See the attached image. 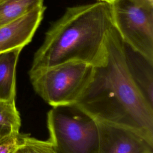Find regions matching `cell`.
Wrapping results in <instances>:
<instances>
[{
	"instance_id": "obj_14",
	"label": "cell",
	"mask_w": 153,
	"mask_h": 153,
	"mask_svg": "<svg viewBox=\"0 0 153 153\" xmlns=\"http://www.w3.org/2000/svg\"><path fill=\"white\" fill-rule=\"evenodd\" d=\"M11 132H13V131L11 128L5 127V126H0V138L6 134H8L11 133Z\"/></svg>"
},
{
	"instance_id": "obj_9",
	"label": "cell",
	"mask_w": 153,
	"mask_h": 153,
	"mask_svg": "<svg viewBox=\"0 0 153 153\" xmlns=\"http://www.w3.org/2000/svg\"><path fill=\"white\" fill-rule=\"evenodd\" d=\"M22 48L0 54V100H15L16 67Z\"/></svg>"
},
{
	"instance_id": "obj_5",
	"label": "cell",
	"mask_w": 153,
	"mask_h": 153,
	"mask_svg": "<svg viewBox=\"0 0 153 153\" xmlns=\"http://www.w3.org/2000/svg\"><path fill=\"white\" fill-rule=\"evenodd\" d=\"M109 7L112 25L123 41L153 63V1L116 0Z\"/></svg>"
},
{
	"instance_id": "obj_10",
	"label": "cell",
	"mask_w": 153,
	"mask_h": 153,
	"mask_svg": "<svg viewBox=\"0 0 153 153\" xmlns=\"http://www.w3.org/2000/svg\"><path fill=\"white\" fill-rule=\"evenodd\" d=\"M44 0H0V26L43 6Z\"/></svg>"
},
{
	"instance_id": "obj_12",
	"label": "cell",
	"mask_w": 153,
	"mask_h": 153,
	"mask_svg": "<svg viewBox=\"0 0 153 153\" xmlns=\"http://www.w3.org/2000/svg\"><path fill=\"white\" fill-rule=\"evenodd\" d=\"M13 153H56L51 142L23 134L22 139Z\"/></svg>"
},
{
	"instance_id": "obj_1",
	"label": "cell",
	"mask_w": 153,
	"mask_h": 153,
	"mask_svg": "<svg viewBox=\"0 0 153 153\" xmlns=\"http://www.w3.org/2000/svg\"><path fill=\"white\" fill-rule=\"evenodd\" d=\"M105 54L75 103L98 121L130 128L153 143V106L132 81L126 62V44L112 26Z\"/></svg>"
},
{
	"instance_id": "obj_4",
	"label": "cell",
	"mask_w": 153,
	"mask_h": 153,
	"mask_svg": "<svg viewBox=\"0 0 153 153\" xmlns=\"http://www.w3.org/2000/svg\"><path fill=\"white\" fill-rule=\"evenodd\" d=\"M93 66L69 62L51 67L29 71L35 91L53 106L75 104L88 84Z\"/></svg>"
},
{
	"instance_id": "obj_3",
	"label": "cell",
	"mask_w": 153,
	"mask_h": 153,
	"mask_svg": "<svg viewBox=\"0 0 153 153\" xmlns=\"http://www.w3.org/2000/svg\"><path fill=\"white\" fill-rule=\"evenodd\" d=\"M47 124L56 153H97L98 122L75 104L53 106Z\"/></svg>"
},
{
	"instance_id": "obj_16",
	"label": "cell",
	"mask_w": 153,
	"mask_h": 153,
	"mask_svg": "<svg viewBox=\"0 0 153 153\" xmlns=\"http://www.w3.org/2000/svg\"><path fill=\"white\" fill-rule=\"evenodd\" d=\"M152 1H153V0H152Z\"/></svg>"
},
{
	"instance_id": "obj_2",
	"label": "cell",
	"mask_w": 153,
	"mask_h": 153,
	"mask_svg": "<svg viewBox=\"0 0 153 153\" xmlns=\"http://www.w3.org/2000/svg\"><path fill=\"white\" fill-rule=\"evenodd\" d=\"M109 4L98 1L67 8L46 32L29 71L69 62L93 66L105 54V37L112 26Z\"/></svg>"
},
{
	"instance_id": "obj_8",
	"label": "cell",
	"mask_w": 153,
	"mask_h": 153,
	"mask_svg": "<svg viewBox=\"0 0 153 153\" xmlns=\"http://www.w3.org/2000/svg\"><path fill=\"white\" fill-rule=\"evenodd\" d=\"M125 57L129 75L145 99L153 106V63L126 44Z\"/></svg>"
},
{
	"instance_id": "obj_6",
	"label": "cell",
	"mask_w": 153,
	"mask_h": 153,
	"mask_svg": "<svg viewBox=\"0 0 153 153\" xmlns=\"http://www.w3.org/2000/svg\"><path fill=\"white\" fill-rule=\"evenodd\" d=\"M97 122V153H153V143L136 131L118 125Z\"/></svg>"
},
{
	"instance_id": "obj_11",
	"label": "cell",
	"mask_w": 153,
	"mask_h": 153,
	"mask_svg": "<svg viewBox=\"0 0 153 153\" xmlns=\"http://www.w3.org/2000/svg\"><path fill=\"white\" fill-rule=\"evenodd\" d=\"M0 126L8 127L13 131H19L21 119L15 100H0Z\"/></svg>"
},
{
	"instance_id": "obj_7",
	"label": "cell",
	"mask_w": 153,
	"mask_h": 153,
	"mask_svg": "<svg viewBox=\"0 0 153 153\" xmlns=\"http://www.w3.org/2000/svg\"><path fill=\"white\" fill-rule=\"evenodd\" d=\"M45 7H38L26 14L0 26V54L23 48L32 40L44 16Z\"/></svg>"
},
{
	"instance_id": "obj_13",
	"label": "cell",
	"mask_w": 153,
	"mask_h": 153,
	"mask_svg": "<svg viewBox=\"0 0 153 153\" xmlns=\"http://www.w3.org/2000/svg\"><path fill=\"white\" fill-rule=\"evenodd\" d=\"M23 134L13 131L0 138V153H13L20 143Z\"/></svg>"
},
{
	"instance_id": "obj_15",
	"label": "cell",
	"mask_w": 153,
	"mask_h": 153,
	"mask_svg": "<svg viewBox=\"0 0 153 153\" xmlns=\"http://www.w3.org/2000/svg\"><path fill=\"white\" fill-rule=\"evenodd\" d=\"M99 1H101V2H104L105 3H107L108 4H111L112 2H114L116 0H98Z\"/></svg>"
}]
</instances>
